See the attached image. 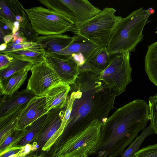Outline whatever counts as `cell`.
Listing matches in <instances>:
<instances>
[{
  "mask_svg": "<svg viewBox=\"0 0 157 157\" xmlns=\"http://www.w3.org/2000/svg\"><path fill=\"white\" fill-rule=\"evenodd\" d=\"M100 74L79 72L75 82L70 85L68 96L72 100V107L65 130L86 127L96 120L103 123L114 108L117 95L101 79Z\"/></svg>",
  "mask_w": 157,
  "mask_h": 157,
  "instance_id": "cell-1",
  "label": "cell"
},
{
  "mask_svg": "<svg viewBox=\"0 0 157 157\" xmlns=\"http://www.w3.org/2000/svg\"><path fill=\"white\" fill-rule=\"evenodd\" d=\"M149 120L148 105L144 100L136 99L118 109L103 123L100 139L93 155L121 156Z\"/></svg>",
  "mask_w": 157,
  "mask_h": 157,
  "instance_id": "cell-2",
  "label": "cell"
},
{
  "mask_svg": "<svg viewBox=\"0 0 157 157\" xmlns=\"http://www.w3.org/2000/svg\"><path fill=\"white\" fill-rule=\"evenodd\" d=\"M141 7L122 18L116 26L106 48L110 55L135 52L136 46L143 40L144 28L150 16Z\"/></svg>",
  "mask_w": 157,
  "mask_h": 157,
  "instance_id": "cell-3",
  "label": "cell"
},
{
  "mask_svg": "<svg viewBox=\"0 0 157 157\" xmlns=\"http://www.w3.org/2000/svg\"><path fill=\"white\" fill-rule=\"evenodd\" d=\"M103 123L96 120L86 127L68 130L69 135L55 149L54 157H89L99 143Z\"/></svg>",
  "mask_w": 157,
  "mask_h": 157,
  "instance_id": "cell-4",
  "label": "cell"
},
{
  "mask_svg": "<svg viewBox=\"0 0 157 157\" xmlns=\"http://www.w3.org/2000/svg\"><path fill=\"white\" fill-rule=\"evenodd\" d=\"M116 12L113 7H106L94 17L74 24L69 31L106 48L116 26L123 18L116 15Z\"/></svg>",
  "mask_w": 157,
  "mask_h": 157,
  "instance_id": "cell-5",
  "label": "cell"
},
{
  "mask_svg": "<svg viewBox=\"0 0 157 157\" xmlns=\"http://www.w3.org/2000/svg\"><path fill=\"white\" fill-rule=\"evenodd\" d=\"M33 29L39 34H62L69 31L74 23L57 12L41 6L25 9Z\"/></svg>",
  "mask_w": 157,
  "mask_h": 157,
  "instance_id": "cell-6",
  "label": "cell"
},
{
  "mask_svg": "<svg viewBox=\"0 0 157 157\" xmlns=\"http://www.w3.org/2000/svg\"><path fill=\"white\" fill-rule=\"evenodd\" d=\"M130 55L128 52L111 55L109 64L100 74L101 79L117 96L125 91L132 81Z\"/></svg>",
  "mask_w": 157,
  "mask_h": 157,
  "instance_id": "cell-7",
  "label": "cell"
},
{
  "mask_svg": "<svg viewBox=\"0 0 157 157\" xmlns=\"http://www.w3.org/2000/svg\"><path fill=\"white\" fill-rule=\"evenodd\" d=\"M26 88L36 96H41L54 86L61 82L55 71L44 60L33 64Z\"/></svg>",
  "mask_w": 157,
  "mask_h": 157,
  "instance_id": "cell-8",
  "label": "cell"
},
{
  "mask_svg": "<svg viewBox=\"0 0 157 157\" xmlns=\"http://www.w3.org/2000/svg\"><path fill=\"white\" fill-rule=\"evenodd\" d=\"M44 60L55 71L61 83L69 85L75 81L79 73L76 63L63 55L44 54Z\"/></svg>",
  "mask_w": 157,
  "mask_h": 157,
  "instance_id": "cell-9",
  "label": "cell"
},
{
  "mask_svg": "<svg viewBox=\"0 0 157 157\" xmlns=\"http://www.w3.org/2000/svg\"><path fill=\"white\" fill-rule=\"evenodd\" d=\"M72 42L56 55L67 56L78 66L82 65L100 47L84 37L75 35Z\"/></svg>",
  "mask_w": 157,
  "mask_h": 157,
  "instance_id": "cell-10",
  "label": "cell"
},
{
  "mask_svg": "<svg viewBox=\"0 0 157 157\" xmlns=\"http://www.w3.org/2000/svg\"><path fill=\"white\" fill-rule=\"evenodd\" d=\"M52 109L48 113L41 128L39 136L33 143L37 150L41 149L52 137L61 126L66 108Z\"/></svg>",
  "mask_w": 157,
  "mask_h": 157,
  "instance_id": "cell-11",
  "label": "cell"
},
{
  "mask_svg": "<svg viewBox=\"0 0 157 157\" xmlns=\"http://www.w3.org/2000/svg\"><path fill=\"white\" fill-rule=\"evenodd\" d=\"M48 112L45 95L35 96L27 104L19 121L17 129H24L27 126Z\"/></svg>",
  "mask_w": 157,
  "mask_h": 157,
  "instance_id": "cell-12",
  "label": "cell"
},
{
  "mask_svg": "<svg viewBox=\"0 0 157 157\" xmlns=\"http://www.w3.org/2000/svg\"><path fill=\"white\" fill-rule=\"evenodd\" d=\"M73 36L67 35L53 34L39 36L36 42L43 49L44 54L56 55L72 41Z\"/></svg>",
  "mask_w": 157,
  "mask_h": 157,
  "instance_id": "cell-13",
  "label": "cell"
},
{
  "mask_svg": "<svg viewBox=\"0 0 157 157\" xmlns=\"http://www.w3.org/2000/svg\"><path fill=\"white\" fill-rule=\"evenodd\" d=\"M35 95L27 88L11 95H4L0 100V117L9 114L28 103Z\"/></svg>",
  "mask_w": 157,
  "mask_h": 157,
  "instance_id": "cell-14",
  "label": "cell"
},
{
  "mask_svg": "<svg viewBox=\"0 0 157 157\" xmlns=\"http://www.w3.org/2000/svg\"><path fill=\"white\" fill-rule=\"evenodd\" d=\"M23 5L17 0L0 1V18L14 24L18 21L20 24L29 22Z\"/></svg>",
  "mask_w": 157,
  "mask_h": 157,
  "instance_id": "cell-15",
  "label": "cell"
},
{
  "mask_svg": "<svg viewBox=\"0 0 157 157\" xmlns=\"http://www.w3.org/2000/svg\"><path fill=\"white\" fill-rule=\"evenodd\" d=\"M70 89V85L61 82L50 89L45 95L48 111L65 107Z\"/></svg>",
  "mask_w": 157,
  "mask_h": 157,
  "instance_id": "cell-16",
  "label": "cell"
},
{
  "mask_svg": "<svg viewBox=\"0 0 157 157\" xmlns=\"http://www.w3.org/2000/svg\"><path fill=\"white\" fill-rule=\"evenodd\" d=\"M62 1L73 12L77 20V23L91 18L102 11L93 6L88 0H62Z\"/></svg>",
  "mask_w": 157,
  "mask_h": 157,
  "instance_id": "cell-17",
  "label": "cell"
},
{
  "mask_svg": "<svg viewBox=\"0 0 157 157\" xmlns=\"http://www.w3.org/2000/svg\"><path fill=\"white\" fill-rule=\"evenodd\" d=\"M27 104L21 106L9 114L0 117V144L17 129L19 119Z\"/></svg>",
  "mask_w": 157,
  "mask_h": 157,
  "instance_id": "cell-18",
  "label": "cell"
},
{
  "mask_svg": "<svg viewBox=\"0 0 157 157\" xmlns=\"http://www.w3.org/2000/svg\"><path fill=\"white\" fill-rule=\"evenodd\" d=\"M29 71L28 70H24L6 78L0 80L1 95H11L17 92L27 78Z\"/></svg>",
  "mask_w": 157,
  "mask_h": 157,
  "instance_id": "cell-19",
  "label": "cell"
},
{
  "mask_svg": "<svg viewBox=\"0 0 157 157\" xmlns=\"http://www.w3.org/2000/svg\"><path fill=\"white\" fill-rule=\"evenodd\" d=\"M144 69L149 79L157 86V41L148 46Z\"/></svg>",
  "mask_w": 157,
  "mask_h": 157,
  "instance_id": "cell-20",
  "label": "cell"
},
{
  "mask_svg": "<svg viewBox=\"0 0 157 157\" xmlns=\"http://www.w3.org/2000/svg\"><path fill=\"white\" fill-rule=\"evenodd\" d=\"M47 113L41 116L25 128V132L23 137L17 143L14 147L24 146L36 140Z\"/></svg>",
  "mask_w": 157,
  "mask_h": 157,
  "instance_id": "cell-21",
  "label": "cell"
},
{
  "mask_svg": "<svg viewBox=\"0 0 157 157\" xmlns=\"http://www.w3.org/2000/svg\"><path fill=\"white\" fill-rule=\"evenodd\" d=\"M4 54L14 58L30 62L33 64L44 60V52L41 48H27Z\"/></svg>",
  "mask_w": 157,
  "mask_h": 157,
  "instance_id": "cell-22",
  "label": "cell"
},
{
  "mask_svg": "<svg viewBox=\"0 0 157 157\" xmlns=\"http://www.w3.org/2000/svg\"><path fill=\"white\" fill-rule=\"evenodd\" d=\"M111 55L107 52L106 48H99L86 61L101 73L109 64Z\"/></svg>",
  "mask_w": 157,
  "mask_h": 157,
  "instance_id": "cell-23",
  "label": "cell"
},
{
  "mask_svg": "<svg viewBox=\"0 0 157 157\" xmlns=\"http://www.w3.org/2000/svg\"><path fill=\"white\" fill-rule=\"evenodd\" d=\"M33 65L30 62L14 58L6 68L0 70V80L6 78L24 70L30 71Z\"/></svg>",
  "mask_w": 157,
  "mask_h": 157,
  "instance_id": "cell-24",
  "label": "cell"
},
{
  "mask_svg": "<svg viewBox=\"0 0 157 157\" xmlns=\"http://www.w3.org/2000/svg\"><path fill=\"white\" fill-rule=\"evenodd\" d=\"M154 133L155 132L150 125L145 128L140 135L133 141L120 157H133L140 150V146L145 139L150 135Z\"/></svg>",
  "mask_w": 157,
  "mask_h": 157,
  "instance_id": "cell-25",
  "label": "cell"
},
{
  "mask_svg": "<svg viewBox=\"0 0 157 157\" xmlns=\"http://www.w3.org/2000/svg\"><path fill=\"white\" fill-rule=\"evenodd\" d=\"M25 132V129H16L0 144V153L14 147L16 144L23 137Z\"/></svg>",
  "mask_w": 157,
  "mask_h": 157,
  "instance_id": "cell-26",
  "label": "cell"
},
{
  "mask_svg": "<svg viewBox=\"0 0 157 157\" xmlns=\"http://www.w3.org/2000/svg\"><path fill=\"white\" fill-rule=\"evenodd\" d=\"M19 32L20 36L25 40L33 42H36L39 35L32 27L30 22L20 24Z\"/></svg>",
  "mask_w": 157,
  "mask_h": 157,
  "instance_id": "cell-27",
  "label": "cell"
},
{
  "mask_svg": "<svg viewBox=\"0 0 157 157\" xmlns=\"http://www.w3.org/2000/svg\"><path fill=\"white\" fill-rule=\"evenodd\" d=\"M148 105L150 125L157 134V93L149 97Z\"/></svg>",
  "mask_w": 157,
  "mask_h": 157,
  "instance_id": "cell-28",
  "label": "cell"
},
{
  "mask_svg": "<svg viewBox=\"0 0 157 157\" xmlns=\"http://www.w3.org/2000/svg\"><path fill=\"white\" fill-rule=\"evenodd\" d=\"M41 48L36 42H33L25 41L22 43L16 44L10 42L7 44L6 49L4 51H0V53H4L27 48Z\"/></svg>",
  "mask_w": 157,
  "mask_h": 157,
  "instance_id": "cell-29",
  "label": "cell"
},
{
  "mask_svg": "<svg viewBox=\"0 0 157 157\" xmlns=\"http://www.w3.org/2000/svg\"><path fill=\"white\" fill-rule=\"evenodd\" d=\"M14 24L6 19L0 18V42L4 43L3 38L6 35L13 34Z\"/></svg>",
  "mask_w": 157,
  "mask_h": 157,
  "instance_id": "cell-30",
  "label": "cell"
},
{
  "mask_svg": "<svg viewBox=\"0 0 157 157\" xmlns=\"http://www.w3.org/2000/svg\"><path fill=\"white\" fill-rule=\"evenodd\" d=\"M133 157H157V143L143 147Z\"/></svg>",
  "mask_w": 157,
  "mask_h": 157,
  "instance_id": "cell-31",
  "label": "cell"
},
{
  "mask_svg": "<svg viewBox=\"0 0 157 157\" xmlns=\"http://www.w3.org/2000/svg\"><path fill=\"white\" fill-rule=\"evenodd\" d=\"M23 147H14L0 153V157H11L20 152Z\"/></svg>",
  "mask_w": 157,
  "mask_h": 157,
  "instance_id": "cell-32",
  "label": "cell"
},
{
  "mask_svg": "<svg viewBox=\"0 0 157 157\" xmlns=\"http://www.w3.org/2000/svg\"><path fill=\"white\" fill-rule=\"evenodd\" d=\"M14 58L4 53H0V70L6 68Z\"/></svg>",
  "mask_w": 157,
  "mask_h": 157,
  "instance_id": "cell-33",
  "label": "cell"
},
{
  "mask_svg": "<svg viewBox=\"0 0 157 157\" xmlns=\"http://www.w3.org/2000/svg\"><path fill=\"white\" fill-rule=\"evenodd\" d=\"M14 34L13 33L11 34L7 35L5 36L3 40L5 43L8 44L11 42Z\"/></svg>",
  "mask_w": 157,
  "mask_h": 157,
  "instance_id": "cell-34",
  "label": "cell"
},
{
  "mask_svg": "<svg viewBox=\"0 0 157 157\" xmlns=\"http://www.w3.org/2000/svg\"><path fill=\"white\" fill-rule=\"evenodd\" d=\"M14 27L13 29L12 33L14 34L17 32L20 28V23L17 21H16L14 23Z\"/></svg>",
  "mask_w": 157,
  "mask_h": 157,
  "instance_id": "cell-35",
  "label": "cell"
},
{
  "mask_svg": "<svg viewBox=\"0 0 157 157\" xmlns=\"http://www.w3.org/2000/svg\"><path fill=\"white\" fill-rule=\"evenodd\" d=\"M7 44L5 42L1 44L0 45V51L5 50L7 48Z\"/></svg>",
  "mask_w": 157,
  "mask_h": 157,
  "instance_id": "cell-36",
  "label": "cell"
},
{
  "mask_svg": "<svg viewBox=\"0 0 157 157\" xmlns=\"http://www.w3.org/2000/svg\"><path fill=\"white\" fill-rule=\"evenodd\" d=\"M25 157H46L44 155H31V153L27 155Z\"/></svg>",
  "mask_w": 157,
  "mask_h": 157,
  "instance_id": "cell-37",
  "label": "cell"
},
{
  "mask_svg": "<svg viewBox=\"0 0 157 157\" xmlns=\"http://www.w3.org/2000/svg\"><path fill=\"white\" fill-rule=\"evenodd\" d=\"M147 10L148 13L151 15L155 13V10L151 7L149 8Z\"/></svg>",
  "mask_w": 157,
  "mask_h": 157,
  "instance_id": "cell-38",
  "label": "cell"
},
{
  "mask_svg": "<svg viewBox=\"0 0 157 157\" xmlns=\"http://www.w3.org/2000/svg\"><path fill=\"white\" fill-rule=\"evenodd\" d=\"M25 156H25V155H19V156H18L17 157H25Z\"/></svg>",
  "mask_w": 157,
  "mask_h": 157,
  "instance_id": "cell-39",
  "label": "cell"
},
{
  "mask_svg": "<svg viewBox=\"0 0 157 157\" xmlns=\"http://www.w3.org/2000/svg\"><path fill=\"white\" fill-rule=\"evenodd\" d=\"M106 157H111L110 156H107Z\"/></svg>",
  "mask_w": 157,
  "mask_h": 157,
  "instance_id": "cell-40",
  "label": "cell"
}]
</instances>
